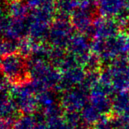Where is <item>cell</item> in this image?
Returning a JSON list of instances; mask_svg holds the SVG:
<instances>
[{
	"mask_svg": "<svg viewBox=\"0 0 129 129\" xmlns=\"http://www.w3.org/2000/svg\"><path fill=\"white\" fill-rule=\"evenodd\" d=\"M75 129H93V128H90V127H88V126H86V125H79Z\"/></svg>",
	"mask_w": 129,
	"mask_h": 129,
	"instance_id": "2",
	"label": "cell"
},
{
	"mask_svg": "<svg viewBox=\"0 0 129 129\" xmlns=\"http://www.w3.org/2000/svg\"><path fill=\"white\" fill-rule=\"evenodd\" d=\"M115 124L109 120H101L95 122L93 126V129H114ZM115 128V127H114Z\"/></svg>",
	"mask_w": 129,
	"mask_h": 129,
	"instance_id": "1",
	"label": "cell"
}]
</instances>
